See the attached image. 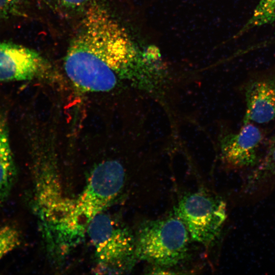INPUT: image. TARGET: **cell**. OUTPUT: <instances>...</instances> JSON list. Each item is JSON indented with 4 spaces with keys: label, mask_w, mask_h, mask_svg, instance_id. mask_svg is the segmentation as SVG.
<instances>
[{
    "label": "cell",
    "mask_w": 275,
    "mask_h": 275,
    "mask_svg": "<svg viewBox=\"0 0 275 275\" xmlns=\"http://www.w3.org/2000/svg\"><path fill=\"white\" fill-rule=\"evenodd\" d=\"M264 138L261 130L253 123L243 124L240 130L222 140L223 160L234 168L253 167L259 163L258 152Z\"/></svg>",
    "instance_id": "ba28073f"
},
{
    "label": "cell",
    "mask_w": 275,
    "mask_h": 275,
    "mask_svg": "<svg viewBox=\"0 0 275 275\" xmlns=\"http://www.w3.org/2000/svg\"><path fill=\"white\" fill-rule=\"evenodd\" d=\"M270 24H275V0H257L250 17L236 36L238 37L253 29Z\"/></svg>",
    "instance_id": "8fae6325"
},
{
    "label": "cell",
    "mask_w": 275,
    "mask_h": 275,
    "mask_svg": "<svg viewBox=\"0 0 275 275\" xmlns=\"http://www.w3.org/2000/svg\"><path fill=\"white\" fill-rule=\"evenodd\" d=\"M50 66L38 51L0 41V81L31 80L44 77Z\"/></svg>",
    "instance_id": "8992f818"
},
{
    "label": "cell",
    "mask_w": 275,
    "mask_h": 275,
    "mask_svg": "<svg viewBox=\"0 0 275 275\" xmlns=\"http://www.w3.org/2000/svg\"><path fill=\"white\" fill-rule=\"evenodd\" d=\"M275 180V134L264 158L248 176L244 186L245 193L252 194Z\"/></svg>",
    "instance_id": "30bf717a"
},
{
    "label": "cell",
    "mask_w": 275,
    "mask_h": 275,
    "mask_svg": "<svg viewBox=\"0 0 275 275\" xmlns=\"http://www.w3.org/2000/svg\"><path fill=\"white\" fill-rule=\"evenodd\" d=\"M243 91L246 110L243 124L275 121V68L254 74Z\"/></svg>",
    "instance_id": "52a82bcc"
},
{
    "label": "cell",
    "mask_w": 275,
    "mask_h": 275,
    "mask_svg": "<svg viewBox=\"0 0 275 275\" xmlns=\"http://www.w3.org/2000/svg\"><path fill=\"white\" fill-rule=\"evenodd\" d=\"M125 172L122 164L108 160L92 170L87 184L74 202V215L87 229L90 221L107 207L123 187Z\"/></svg>",
    "instance_id": "5b68a950"
},
{
    "label": "cell",
    "mask_w": 275,
    "mask_h": 275,
    "mask_svg": "<svg viewBox=\"0 0 275 275\" xmlns=\"http://www.w3.org/2000/svg\"><path fill=\"white\" fill-rule=\"evenodd\" d=\"M188 248L189 233L177 216L145 221L135 237L136 259L157 266L177 265L186 258Z\"/></svg>",
    "instance_id": "7a4b0ae2"
},
{
    "label": "cell",
    "mask_w": 275,
    "mask_h": 275,
    "mask_svg": "<svg viewBox=\"0 0 275 275\" xmlns=\"http://www.w3.org/2000/svg\"><path fill=\"white\" fill-rule=\"evenodd\" d=\"M175 214L193 240L207 245L221 233L227 218V205L222 198L200 190L183 196L175 208Z\"/></svg>",
    "instance_id": "277c9868"
},
{
    "label": "cell",
    "mask_w": 275,
    "mask_h": 275,
    "mask_svg": "<svg viewBox=\"0 0 275 275\" xmlns=\"http://www.w3.org/2000/svg\"><path fill=\"white\" fill-rule=\"evenodd\" d=\"M16 169L12 152L6 112L0 107V206L14 184Z\"/></svg>",
    "instance_id": "9c48e42d"
},
{
    "label": "cell",
    "mask_w": 275,
    "mask_h": 275,
    "mask_svg": "<svg viewBox=\"0 0 275 275\" xmlns=\"http://www.w3.org/2000/svg\"><path fill=\"white\" fill-rule=\"evenodd\" d=\"M63 6L70 9H77L89 4L92 0H57Z\"/></svg>",
    "instance_id": "5bb4252c"
},
{
    "label": "cell",
    "mask_w": 275,
    "mask_h": 275,
    "mask_svg": "<svg viewBox=\"0 0 275 275\" xmlns=\"http://www.w3.org/2000/svg\"><path fill=\"white\" fill-rule=\"evenodd\" d=\"M0 14L4 16H23L20 0H0Z\"/></svg>",
    "instance_id": "4fadbf2b"
},
{
    "label": "cell",
    "mask_w": 275,
    "mask_h": 275,
    "mask_svg": "<svg viewBox=\"0 0 275 275\" xmlns=\"http://www.w3.org/2000/svg\"><path fill=\"white\" fill-rule=\"evenodd\" d=\"M87 230L95 247L99 273L119 274L131 270L136 259L135 237L127 227L100 213L90 221Z\"/></svg>",
    "instance_id": "3957f363"
},
{
    "label": "cell",
    "mask_w": 275,
    "mask_h": 275,
    "mask_svg": "<svg viewBox=\"0 0 275 275\" xmlns=\"http://www.w3.org/2000/svg\"><path fill=\"white\" fill-rule=\"evenodd\" d=\"M20 243L19 231L14 226L5 225L0 228V260L16 249Z\"/></svg>",
    "instance_id": "7c38bea8"
},
{
    "label": "cell",
    "mask_w": 275,
    "mask_h": 275,
    "mask_svg": "<svg viewBox=\"0 0 275 275\" xmlns=\"http://www.w3.org/2000/svg\"><path fill=\"white\" fill-rule=\"evenodd\" d=\"M136 55L125 29L100 4H90L72 37L64 68L84 92H109L128 76Z\"/></svg>",
    "instance_id": "6da1fadb"
}]
</instances>
